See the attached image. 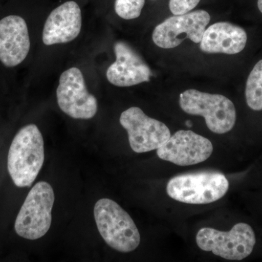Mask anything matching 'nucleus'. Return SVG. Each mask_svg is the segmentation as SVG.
<instances>
[{
    "mask_svg": "<svg viewBox=\"0 0 262 262\" xmlns=\"http://www.w3.org/2000/svg\"><path fill=\"white\" fill-rule=\"evenodd\" d=\"M45 161L44 139L34 124L17 133L10 146L8 172L15 186L29 187L35 181Z\"/></svg>",
    "mask_w": 262,
    "mask_h": 262,
    "instance_id": "nucleus-1",
    "label": "nucleus"
},
{
    "mask_svg": "<svg viewBox=\"0 0 262 262\" xmlns=\"http://www.w3.org/2000/svg\"><path fill=\"white\" fill-rule=\"evenodd\" d=\"M98 232L110 247L119 252H132L139 246L140 233L130 215L116 202L103 198L94 206Z\"/></svg>",
    "mask_w": 262,
    "mask_h": 262,
    "instance_id": "nucleus-2",
    "label": "nucleus"
},
{
    "mask_svg": "<svg viewBox=\"0 0 262 262\" xmlns=\"http://www.w3.org/2000/svg\"><path fill=\"white\" fill-rule=\"evenodd\" d=\"M229 181L217 172H199L177 176L169 181L166 191L175 201L187 204L213 203L225 195Z\"/></svg>",
    "mask_w": 262,
    "mask_h": 262,
    "instance_id": "nucleus-3",
    "label": "nucleus"
},
{
    "mask_svg": "<svg viewBox=\"0 0 262 262\" xmlns=\"http://www.w3.org/2000/svg\"><path fill=\"white\" fill-rule=\"evenodd\" d=\"M54 191L48 182H38L26 198L15 222L16 233L34 241L46 235L52 222Z\"/></svg>",
    "mask_w": 262,
    "mask_h": 262,
    "instance_id": "nucleus-4",
    "label": "nucleus"
},
{
    "mask_svg": "<svg viewBox=\"0 0 262 262\" xmlns=\"http://www.w3.org/2000/svg\"><path fill=\"white\" fill-rule=\"evenodd\" d=\"M179 105L184 113L204 117L208 129L215 134H226L235 124L237 116L234 103L222 95L187 90L180 95Z\"/></svg>",
    "mask_w": 262,
    "mask_h": 262,
    "instance_id": "nucleus-5",
    "label": "nucleus"
},
{
    "mask_svg": "<svg viewBox=\"0 0 262 262\" xmlns=\"http://www.w3.org/2000/svg\"><path fill=\"white\" fill-rule=\"evenodd\" d=\"M198 247L228 260H242L252 253L256 244L254 231L246 223L236 224L229 232L204 227L196 236Z\"/></svg>",
    "mask_w": 262,
    "mask_h": 262,
    "instance_id": "nucleus-6",
    "label": "nucleus"
},
{
    "mask_svg": "<svg viewBox=\"0 0 262 262\" xmlns=\"http://www.w3.org/2000/svg\"><path fill=\"white\" fill-rule=\"evenodd\" d=\"M56 97L61 111L72 118L89 120L97 113V99L88 91L84 76L77 67L61 74Z\"/></svg>",
    "mask_w": 262,
    "mask_h": 262,
    "instance_id": "nucleus-7",
    "label": "nucleus"
},
{
    "mask_svg": "<svg viewBox=\"0 0 262 262\" xmlns=\"http://www.w3.org/2000/svg\"><path fill=\"white\" fill-rule=\"evenodd\" d=\"M120 122L127 130L131 149L136 153L158 149L171 136L165 124L148 117L136 106L124 111L120 115Z\"/></svg>",
    "mask_w": 262,
    "mask_h": 262,
    "instance_id": "nucleus-8",
    "label": "nucleus"
},
{
    "mask_svg": "<svg viewBox=\"0 0 262 262\" xmlns=\"http://www.w3.org/2000/svg\"><path fill=\"white\" fill-rule=\"evenodd\" d=\"M210 20L209 13L203 10L174 15L155 27L153 42L164 49L178 47L186 39L200 43Z\"/></svg>",
    "mask_w": 262,
    "mask_h": 262,
    "instance_id": "nucleus-9",
    "label": "nucleus"
},
{
    "mask_svg": "<svg viewBox=\"0 0 262 262\" xmlns=\"http://www.w3.org/2000/svg\"><path fill=\"white\" fill-rule=\"evenodd\" d=\"M213 151V144L206 138L192 130H181L157 149V155L179 166H189L206 161Z\"/></svg>",
    "mask_w": 262,
    "mask_h": 262,
    "instance_id": "nucleus-10",
    "label": "nucleus"
},
{
    "mask_svg": "<svg viewBox=\"0 0 262 262\" xmlns=\"http://www.w3.org/2000/svg\"><path fill=\"white\" fill-rule=\"evenodd\" d=\"M116 61L110 66L106 77L117 87H130L149 82L151 72L149 66L130 46L119 41L114 46Z\"/></svg>",
    "mask_w": 262,
    "mask_h": 262,
    "instance_id": "nucleus-11",
    "label": "nucleus"
},
{
    "mask_svg": "<svg viewBox=\"0 0 262 262\" xmlns=\"http://www.w3.org/2000/svg\"><path fill=\"white\" fill-rule=\"evenodd\" d=\"M31 42L27 22L18 15H8L0 20V61L14 67L27 58Z\"/></svg>",
    "mask_w": 262,
    "mask_h": 262,
    "instance_id": "nucleus-12",
    "label": "nucleus"
},
{
    "mask_svg": "<svg viewBox=\"0 0 262 262\" xmlns=\"http://www.w3.org/2000/svg\"><path fill=\"white\" fill-rule=\"evenodd\" d=\"M82 29L80 6L74 1L66 2L51 12L42 32L46 46L72 42L78 37Z\"/></svg>",
    "mask_w": 262,
    "mask_h": 262,
    "instance_id": "nucleus-13",
    "label": "nucleus"
},
{
    "mask_svg": "<svg viewBox=\"0 0 262 262\" xmlns=\"http://www.w3.org/2000/svg\"><path fill=\"white\" fill-rule=\"evenodd\" d=\"M246 42L247 34L244 29L229 22H218L206 29L200 48L202 51L211 54L233 55L241 53Z\"/></svg>",
    "mask_w": 262,
    "mask_h": 262,
    "instance_id": "nucleus-14",
    "label": "nucleus"
},
{
    "mask_svg": "<svg viewBox=\"0 0 262 262\" xmlns=\"http://www.w3.org/2000/svg\"><path fill=\"white\" fill-rule=\"evenodd\" d=\"M248 106L254 111L262 110V60L254 66L246 86Z\"/></svg>",
    "mask_w": 262,
    "mask_h": 262,
    "instance_id": "nucleus-15",
    "label": "nucleus"
},
{
    "mask_svg": "<svg viewBox=\"0 0 262 262\" xmlns=\"http://www.w3.org/2000/svg\"><path fill=\"white\" fill-rule=\"evenodd\" d=\"M145 5V0H115L117 15L125 20L139 18Z\"/></svg>",
    "mask_w": 262,
    "mask_h": 262,
    "instance_id": "nucleus-16",
    "label": "nucleus"
},
{
    "mask_svg": "<svg viewBox=\"0 0 262 262\" xmlns=\"http://www.w3.org/2000/svg\"><path fill=\"white\" fill-rule=\"evenodd\" d=\"M201 0H170L169 8L173 15H182L192 11Z\"/></svg>",
    "mask_w": 262,
    "mask_h": 262,
    "instance_id": "nucleus-17",
    "label": "nucleus"
},
{
    "mask_svg": "<svg viewBox=\"0 0 262 262\" xmlns=\"http://www.w3.org/2000/svg\"><path fill=\"white\" fill-rule=\"evenodd\" d=\"M258 8L262 13V0H258Z\"/></svg>",
    "mask_w": 262,
    "mask_h": 262,
    "instance_id": "nucleus-18",
    "label": "nucleus"
}]
</instances>
